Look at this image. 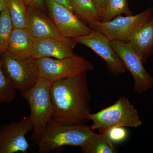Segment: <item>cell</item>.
Instances as JSON below:
<instances>
[{"instance_id": "1", "label": "cell", "mask_w": 153, "mask_h": 153, "mask_svg": "<svg viewBox=\"0 0 153 153\" xmlns=\"http://www.w3.org/2000/svg\"><path fill=\"white\" fill-rule=\"evenodd\" d=\"M51 119L66 125H84L90 114L91 96L86 72L53 81Z\"/></svg>"}, {"instance_id": "2", "label": "cell", "mask_w": 153, "mask_h": 153, "mask_svg": "<svg viewBox=\"0 0 153 153\" xmlns=\"http://www.w3.org/2000/svg\"><path fill=\"white\" fill-rule=\"evenodd\" d=\"M90 126L66 125L51 119L36 143L40 153H49L63 146L81 147L95 134Z\"/></svg>"}, {"instance_id": "3", "label": "cell", "mask_w": 153, "mask_h": 153, "mask_svg": "<svg viewBox=\"0 0 153 153\" xmlns=\"http://www.w3.org/2000/svg\"><path fill=\"white\" fill-rule=\"evenodd\" d=\"M88 120L93 122L90 127L93 130L106 135L113 128H137L142 124L136 108L124 97L98 112L89 114Z\"/></svg>"}, {"instance_id": "4", "label": "cell", "mask_w": 153, "mask_h": 153, "mask_svg": "<svg viewBox=\"0 0 153 153\" xmlns=\"http://www.w3.org/2000/svg\"><path fill=\"white\" fill-rule=\"evenodd\" d=\"M52 82L40 77L33 88L21 94L28 102L30 106L29 117L33 125L31 139L36 143L53 114V105L50 97Z\"/></svg>"}, {"instance_id": "5", "label": "cell", "mask_w": 153, "mask_h": 153, "mask_svg": "<svg viewBox=\"0 0 153 153\" xmlns=\"http://www.w3.org/2000/svg\"><path fill=\"white\" fill-rule=\"evenodd\" d=\"M153 15V7H151L137 15L126 17L119 15L109 22L95 21L87 25L92 30L102 33L110 41L118 40L129 43Z\"/></svg>"}, {"instance_id": "6", "label": "cell", "mask_w": 153, "mask_h": 153, "mask_svg": "<svg viewBox=\"0 0 153 153\" xmlns=\"http://www.w3.org/2000/svg\"><path fill=\"white\" fill-rule=\"evenodd\" d=\"M3 72L11 84L21 94L33 88L40 78L36 59H19L5 54L1 56Z\"/></svg>"}, {"instance_id": "7", "label": "cell", "mask_w": 153, "mask_h": 153, "mask_svg": "<svg viewBox=\"0 0 153 153\" xmlns=\"http://www.w3.org/2000/svg\"><path fill=\"white\" fill-rule=\"evenodd\" d=\"M36 62L40 77L51 82L87 72L94 68L90 61L76 54L62 59L43 57L37 59Z\"/></svg>"}, {"instance_id": "8", "label": "cell", "mask_w": 153, "mask_h": 153, "mask_svg": "<svg viewBox=\"0 0 153 153\" xmlns=\"http://www.w3.org/2000/svg\"><path fill=\"white\" fill-rule=\"evenodd\" d=\"M110 43L133 77L134 88L137 93H144L153 87V77L145 69L141 58L131 44L118 40L111 41Z\"/></svg>"}, {"instance_id": "9", "label": "cell", "mask_w": 153, "mask_h": 153, "mask_svg": "<svg viewBox=\"0 0 153 153\" xmlns=\"http://www.w3.org/2000/svg\"><path fill=\"white\" fill-rule=\"evenodd\" d=\"M73 39L77 44L88 47L100 56L112 75L117 76L127 70L123 61L112 48L110 41L102 33L92 30L88 35Z\"/></svg>"}, {"instance_id": "10", "label": "cell", "mask_w": 153, "mask_h": 153, "mask_svg": "<svg viewBox=\"0 0 153 153\" xmlns=\"http://www.w3.org/2000/svg\"><path fill=\"white\" fill-rule=\"evenodd\" d=\"M44 1L49 16L63 37L74 39L88 35L92 30L65 6L53 0Z\"/></svg>"}, {"instance_id": "11", "label": "cell", "mask_w": 153, "mask_h": 153, "mask_svg": "<svg viewBox=\"0 0 153 153\" xmlns=\"http://www.w3.org/2000/svg\"><path fill=\"white\" fill-rule=\"evenodd\" d=\"M33 130L29 117L0 126V153L27 152L29 144L26 135Z\"/></svg>"}, {"instance_id": "12", "label": "cell", "mask_w": 153, "mask_h": 153, "mask_svg": "<svg viewBox=\"0 0 153 153\" xmlns=\"http://www.w3.org/2000/svg\"><path fill=\"white\" fill-rule=\"evenodd\" d=\"M77 44L74 40L65 42L49 37L35 38L32 58L52 57L62 59L76 55L74 49Z\"/></svg>"}, {"instance_id": "13", "label": "cell", "mask_w": 153, "mask_h": 153, "mask_svg": "<svg viewBox=\"0 0 153 153\" xmlns=\"http://www.w3.org/2000/svg\"><path fill=\"white\" fill-rule=\"evenodd\" d=\"M27 30L35 38L49 37L65 42L74 40L63 37L49 16L43 11L32 7L28 8Z\"/></svg>"}, {"instance_id": "14", "label": "cell", "mask_w": 153, "mask_h": 153, "mask_svg": "<svg viewBox=\"0 0 153 153\" xmlns=\"http://www.w3.org/2000/svg\"><path fill=\"white\" fill-rule=\"evenodd\" d=\"M35 38L27 29L14 28L6 55L19 59L32 58Z\"/></svg>"}, {"instance_id": "15", "label": "cell", "mask_w": 153, "mask_h": 153, "mask_svg": "<svg viewBox=\"0 0 153 153\" xmlns=\"http://www.w3.org/2000/svg\"><path fill=\"white\" fill-rule=\"evenodd\" d=\"M129 43L145 63L153 54V17L141 28Z\"/></svg>"}, {"instance_id": "16", "label": "cell", "mask_w": 153, "mask_h": 153, "mask_svg": "<svg viewBox=\"0 0 153 153\" xmlns=\"http://www.w3.org/2000/svg\"><path fill=\"white\" fill-rule=\"evenodd\" d=\"M74 13L86 24L100 21V11L92 0H69Z\"/></svg>"}, {"instance_id": "17", "label": "cell", "mask_w": 153, "mask_h": 153, "mask_svg": "<svg viewBox=\"0 0 153 153\" xmlns=\"http://www.w3.org/2000/svg\"><path fill=\"white\" fill-rule=\"evenodd\" d=\"M81 148L83 153H116L117 149L105 134H95Z\"/></svg>"}, {"instance_id": "18", "label": "cell", "mask_w": 153, "mask_h": 153, "mask_svg": "<svg viewBox=\"0 0 153 153\" xmlns=\"http://www.w3.org/2000/svg\"><path fill=\"white\" fill-rule=\"evenodd\" d=\"M123 14L126 16L133 15L129 7L128 0H106L100 21L109 22Z\"/></svg>"}, {"instance_id": "19", "label": "cell", "mask_w": 153, "mask_h": 153, "mask_svg": "<svg viewBox=\"0 0 153 153\" xmlns=\"http://www.w3.org/2000/svg\"><path fill=\"white\" fill-rule=\"evenodd\" d=\"M8 9L14 28L27 29L28 7L24 0H9Z\"/></svg>"}, {"instance_id": "20", "label": "cell", "mask_w": 153, "mask_h": 153, "mask_svg": "<svg viewBox=\"0 0 153 153\" xmlns=\"http://www.w3.org/2000/svg\"><path fill=\"white\" fill-rule=\"evenodd\" d=\"M14 29L8 9L0 14V55L5 53Z\"/></svg>"}, {"instance_id": "21", "label": "cell", "mask_w": 153, "mask_h": 153, "mask_svg": "<svg viewBox=\"0 0 153 153\" xmlns=\"http://www.w3.org/2000/svg\"><path fill=\"white\" fill-rule=\"evenodd\" d=\"M17 91L3 72L0 56V104L13 102L17 95Z\"/></svg>"}, {"instance_id": "22", "label": "cell", "mask_w": 153, "mask_h": 153, "mask_svg": "<svg viewBox=\"0 0 153 153\" xmlns=\"http://www.w3.org/2000/svg\"><path fill=\"white\" fill-rule=\"evenodd\" d=\"M107 136L112 143H119L125 140L128 133L125 127H116L111 129Z\"/></svg>"}, {"instance_id": "23", "label": "cell", "mask_w": 153, "mask_h": 153, "mask_svg": "<svg viewBox=\"0 0 153 153\" xmlns=\"http://www.w3.org/2000/svg\"><path fill=\"white\" fill-rule=\"evenodd\" d=\"M27 6L29 7L36 8L44 11L47 9V6L44 0H24Z\"/></svg>"}, {"instance_id": "24", "label": "cell", "mask_w": 153, "mask_h": 153, "mask_svg": "<svg viewBox=\"0 0 153 153\" xmlns=\"http://www.w3.org/2000/svg\"><path fill=\"white\" fill-rule=\"evenodd\" d=\"M53 1H55L56 3L65 6L74 13L69 0H53Z\"/></svg>"}, {"instance_id": "25", "label": "cell", "mask_w": 153, "mask_h": 153, "mask_svg": "<svg viewBox=\"0 0 153 153\" xmlns=\"http://www.w3.org/2000/svg\"><path fill=\"white\" fill-rule=\"evenodd\" d=\"M92 1L100 11V13H101L105 5L106 0H92Z\"/></svg>"}, {"instance_id": "26", "label": "cell", "mask_w": 153, "mask_h": 153, "mask_svg": "<svg viewBox=\"0 0 153 153\" xmlns=\"http://www.w3.org/2000/svg\"><path fill=\"white\" fill-rule=\"evenodd\" d=\"M8 2L9 0H0V14L7 7Z\"/></svg>"}, {"instance_id": "27", "label": "cell", "mask_w": 153, "mask_h": 153, "mask_svg": "<svg viewBox=\"0 0 153 153\" xmlns=\"http://www.w3.org/2000/svg\"><path fill=\"white\" fill-rule=\"evenodd\" d=\"M152 1H153V0H152Z\"/></svg>"}]
</instances>
